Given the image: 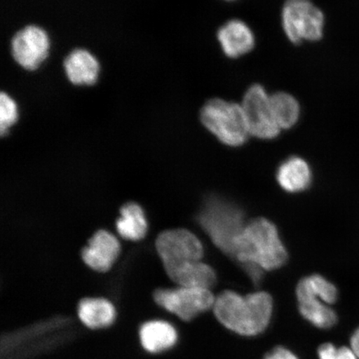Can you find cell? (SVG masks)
Returning a JSON list of instances; mask_svg holds the SVG:
<instances>
[{
	"label": "cell",
	"mask_w": 359,
	"mask_h": 359,
	"mask_svg": "<svg viewBox=\"0 0 359 359\" xmlns=\"http://www.w3.org/2000/svg\"><path fill=\"white\" fill-rule=\"evenodd\" d=\"M214 313L222 325L242 336H255L266 330L273 313V299L266 292L245 296L226 290L215 298Z\"/></svg>",
	"instance_id": "6da1fadb"
},
{
	"label": "cell",
	"mask_w": 359,
	"mask_h": 359,
	"mask_svg": "<svg viewBox=\"0 0 359 359\" xmlns=\"http://www.w3.org/2000/svg\"><path fill=\"white\" fill-rule=\"evenodd\" d=\"M234 259L241 264L251 263L273 271L285 266L288 252L275 224L258 218L246 224L237 241Z\"/></svg>",
	"instance_id": "7a4b0ae2"
},
{
	"label": "cell",
	"mask_w": 359,
	"mask_h": 359,
	"mask_svg": "<svg viewBox=\"0 0 359 359\" xmlns=\"http://www.w3.org/2000/svg\"><path fill=\"white\" fill-rule=\"evenodd\" d=\"M197 222L215 245L234 259L237 241L246 226L243 210L222 197L209 196L202 205Z\"/></svg>",
	"instance_id": "3957f363"
},
{
	"label": "cell",
	"mask_w": 359,
	"mask_h": 359,
	"mask_svg": "<svg viewBox=\"0 0 359 359\" xmlns=\"http://www.w3.org/2000/svg\"><path fill=\"white\" fill-rule=\"evenodd\" d=\"M200 118L204 127L224 145L241 147L250 136L243 109L236 102L221 98L209 100L202 107Z\"/></svg>",
	"instance_id": "277c9868"
},
{
	"label": "cell",
	"mask_w": 359,
	"mask_h": 359,
	"mask_svg": "<svg viewBox=\"0 0 359 359\" xmlns=\"http://www.w3.org/2000/svg\"><path fill=\"white\" fill-rule=\"evenodd\" d=\"M282 25L292 43L316 42L324 34V13L311 0H287Z\"/></svg>",
	"instance_id": "5b68a950"
},
{
	"label": "cell",
	"mask_w": 359,
	"mask_h": 359,
	"mask_svg": "<svg viewBox=\"0 0 359 359\" xmlns=\"http://www.w3.org/2000/svg\"><path fill=\"white\" fill-rule=\"evenodd\" d=\"M154 299L159 306L184 321H191L200 313L209 311L215 302L209 289L186 286L157 290Z\"/></svg>",
	"instance_id": "8992f818"
},
{
	"label": "cell",
	"mask_w": 359,
	"mask_h": 359,
	"mask_svg": "<svg viewBox=\"0 0 359 359\" xmlns=\"http://www.w3.org/2000/svg\"><path fill=\"white\" fill-rule=\"evenodd\" d=\"M156 249L165 271L187 263L201 262L204 255L201 241L185 229L161 232L156 238Z\"/></svg>",
	"instance_id": "52a82bcc"
},
{
	"label": "cell",
	"mask_w": 359,
	"mask_h": 359,
	"mask_svg": "<svg viewBox=\"0 0 359 359\" xmlns=\"http://www.w3.org/2000/svg\"><path fill=\"white\" fill-rule=\"evenodd\" d=\"M241 107L250 135L263 140L279 136L281 129L273 118L271 96L262 85L254 84L247 90Z\"/></svg>",
	"instance_id": "ba28073f"
},
{
	"label": "cell",
	"mask_w": 359,
	"mask_h": 359,
	"mask_svg": "<svg viewBox=\"0 0 359 359\" xmlns=\"http://www.w3.org/2000/svg\"><path fill=\"white\" fill-rule=\"evenodd\" d=\"M50 39L44 29L36 25L25 27L11 40V53L18 65L34 71L46 60Z\"/></svg>",
	"instance_id": "9c48e42d"
},
{
	"label": "cell",
	"mask_w": 359,
	"mask_h": 359,
	"mask_svg": "<svg viewBox=\"0 0 359 359\" xmlns=\"http://www.w3.org/2000/svg\"><path fill=\"white\" fill-rule=\"evenodd\" d=\"M121 246L118 239L110 232L97 231L82 250L85 264L93 271L107 272L118 259Z\"/></svg>",
	"instance_id": "30bf717a"
},
{
	"label": "cell",
	"mask_w": 359,
	"mask_h": 359,
	"mask_svg": "<svg viewBox=\"0 0 359 359\" xmlns=\"http://www.w3.org/2000/svg\"><path fill=\"white\" fill-rule=\"evenodd\" d=\"M217 39L224 55L231 58L245 55L255 47L252 31L240 20H231L222 25Z\"/></svg>",
	"instance_id": "8fae6325"
},
{
	"label": "cell",
	"mask_w": 359,
	"mask_h": 359,
	"mask_svg": "<svg viewBox=\"0 0 359 359\" xmlns=\"http://www.w3.org/2000/svg\"><path fill=\"white\" fill-rule=\"evenodd\" d=\"M64 67L69 82L79 86L95 83L100 72L97 58L83 48L72 51L65 60Z\"/></svg>",
	"instance_id": "7c38bea8"
},
{
	"label": "cell",
	"mask_w": 359,
	"mask_h": 359,
	"mask_svg": "<svg viewBox=\"0 0 359 359\" xmlns=\"http://www.w3.org/2000/svg\"><path fill=\"white\" fill-rule=\"evenodd\" d=\"M276 180L282 189L287 192H303L311 187L312 170L306 161L291 156L278 168Z\"/></svg>",
	"instance_id": "4fadbf2b"
},
{
	"label": "cell",
	"mask_w": 359,
	"mask_h": 359,
	"mask_svg": "<svg viewBox=\"0 0 359 359\" xmlns=\"http://www.w3.org/2000/svg\"><path fill=\"white\" fill-rule=\"evenodd\" d=\"M179 286L210 289L217 281L214 269L201 262H191L165 271Z\"/></svg>",
	"instance_id": "5bb4252c"
},
{
	"label": "cell",
	"mask_w": 359,
	"mask_h": 359,
	"mask_svg": "<svg viewBox=\"0 0 359 359\" xmlns=\"http://www.w3.org/2000/svg\"><path fill=\"white\" fill-rule=\"evenodd\" d=\"M140 339L147 352L157 353L172 348L178 335L174 326L163 320H152L141 327Z\"/></svg>",
	"instance_id": "9a60e30c"
},
{
	"label": "cell",
	"mask_w": 359,
	"mask_h": 359,
	"mask_svg": "<svg viewBox=\"0 0 359 359\" xmlns=\"http://www.w3.org/2000/svg\"><path fill=\"white\" fill-rule=\"evenodd\" d=\"M78 314L83 324L92 330L102 329L114 322L116 311L109 300L102 298H87L81 300Z\"/></svg>",
	"instance_id": "2e32d148"
},
{
	"label": "cell",
	"mask_w": 359,
	"mask_h": 359,
	"mask_svg": "<svg viewBox=\"0 0 359 359\" xmlns=\"http://www.w3.org/2000/svg\"><path fill=\"white\" fill-rule=\"evenodd\" d=\"M147 221L141 205L135 202L125 204L120 210V217L116 219V228L125 240L138 241L147 235Z\"/></svg>",
	"instance_id": "e0dca14e"
},
{
	"label": "cell",
	"mask_w": 359,
	"mask_h": 359,
	"mask_svg": "<svg viewBox=\"0 0 359 359\" xmlns=\"http://www.w3.org/2000/svg\"><path fill=\"white\" fill-rule=\"evenodd\" d=\"M296 296L298 302L318 299L330 305L335 303L338 299V290L325 278L320 275H312L304 278L299 282L296 288Z\"/></svg>",
	"instance_id": "ac0fdd59"
},
{
	"label": "cell",
	"mask_w": 359,
	"mask_h": 359,
	"mask_svg": "<svg viewBox=\"0 0 359 359\" xmlns=\"http://www.w3.org/2000/svg\"><path fill=\"white\" fill-rule=\"evenodd\" d=\"M273 118L280 129H290L297 123L300 107L297 100L290 93L279 92L271 96Z\"/></svg>",
	"instance_id": "d6986e66"
},
{
	"label": "cell",
	"mask_w": 359,
	"mask_h": 359,
	"mask_svg": "<svg viewBox=\"0 0 359 359\" xmlns=\"http://www.w3.org/2000/svg\"><path fill=\"white\" fill-rule=\"evenodd\" d=\"M299 311L305 320L320 329H330L338 320L336 313L329 304L318 299L299 302Z\"/></svg>",
	"instance_id": "ffe728a7"
},
{
	"label": "cell",
	"mask_w": 359,
	"mask_h": 359,
	"mask_svg": "<svg viewBox=\"0 0 359 359\" xmlns=\"http://www.w3.org/2000/svg\"><path fill=\"white\" fill-rule=\"evenodd\" d=\"M19 118V111L15 100L8 93L0 94V133L6 136L8 130Z\"/></svg>",
	"instance_id": "44dd1931"
},
{
	"label": "cell",
	"mask_w": 359,
	"mask_h": 359,
	"mask_svg": "<svg viewBox=\"0 0 359 359\" xmlns=\"http://www.w3.org/2000/svg\"><path fill=\"white\" fill-rule=\"evenodd\" d=\"M320 359H358L352 349L346 347L336 348L334 344H325L318 350Z\"/></svg>",
	"instance_id": "7402d4cb"
},
{
	"label": "cell",
	"mask_w": 359,
	"mask_h": 359,
	"mask_svg": "<svg viewBox=\"0 0 359 359\" xmlns=\"http://www.w3.org/2000/svg\"><path fill=\"white\" fill-rule=\"evenodd\" d=\"M241 266L254 284L255 285H260L264 279V269L257 264L251 263L241 264Z\"/></svg>",
	"instance_id": "603a6c76"
},
{
	"label": "cell",
	"mask_w": 359,
	"mask_h": 359,
	"mask_svg": "<svg viewBox=\"0 0 359 359\" xmlns=\"http://www.w3.org/2000/svg\"><path fill=\"white\" fill-rule=\"evenodd\" d=\"M264 359H299L294 353L284 347H276L269 352Z\"/></svg>",
	"instance_id": "cb8c5ba5"
},
{
	"label": "cell",
	"mask_w": 359,
	"mask_h": 359,
	"mask_svg": "<svg viewBox=\"0 0 359 359\" xmlns=\"http://www.w3.org/2000/svg\"><path fill=\"white\" fill-rule=\"evenodd\" d=\"M351 349L356 356L359 358V327L354 332L351 338Z\"/></svg>",
	"instance_id": "d4e9b609"
}]
</instances>
